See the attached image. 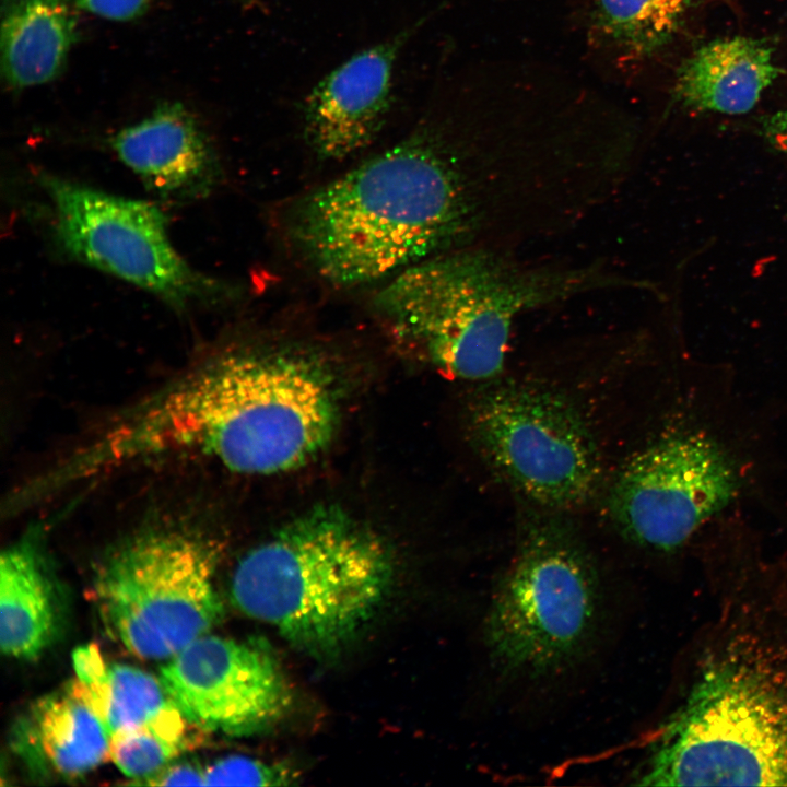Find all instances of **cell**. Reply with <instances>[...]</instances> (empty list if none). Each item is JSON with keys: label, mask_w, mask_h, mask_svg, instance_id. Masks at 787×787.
I'll use <instances>...</instances> for the list:
<instances>
[{"label": "cell", "mask_w": 787, "mask_h": 787, "mask_svg": "<svg viewBox=\"0 0 787 787\" xmlns=\"http://www.w3.org/2000/svg\"><path fill=\"white\" fill-rule=\"evenodd\" d=\"M714 588L635 785L787 787V574L748 567Z\"/></svg>", "instance_id": "1"}, {"label": "cell", "mask_w": 787, "mask_h": 787, "mask_svg": "<svg viewBox=\"0 0 787 787\" xmlns=\"http://www.w3.org/2000/svg\"><path fill=\"white\" fill-rule=\"evenodd\" d=\"M330 376L306 353L226 352L127 411L120 439L136 460L184 453L245 474L291 471L319 455L337 430Z\"/></svg>", "instance_id": "2"}, {"label": "cell", "mask_w": 787, "mask_h": 787, "mask_svg": "<svg viewBox=\"0 0 787 787\" xmlns=\"http://www.w3.org/2000/svg\"><path fill=\"white\" fill-rule=\"evenodd\" d=\"M289 232L315 273L338 286L390 279L432 257L468 248L436 105L407 139L302 197L290 214Z\"/></svg>", "instance_id": "3"}, {"label": "cell", "mask_w": 787, "mask_h": 787, "mask_svg": "<svg viewBox=\"0 0 787 787\" xmlns=\"http://www.w3.org/2000/svg\"><path fill=\"white\" fill-rule=\"evenodd\" d=\"M646 285L606 262H555L518 249L472 247L390 278L374 306L398 343L439 369L484 380L503 369L524 315L598 293Z\"/></svg>", "instance_id": "4"}, {"label": "cell", "mask_w": 787, "mask_h": 787, "mask_svg": "<svg viewBox=\"0 0 787 787\" xmlns=\"http://www.w3.org/2000/svg\"><path fill=\"white\" fill-rule=\"evenodd\" d=\"M393 576L383 539L339 507H314L247 552L236 607L314 658L340 654L375 618Z\"/></svg>", "instance_id": "5"}, {"label": "cell", "mask_w": 787, "mask_h": 787, "mask_svg": "<svg viewBox=\"0 0 787 787\" xmlns=\"http://www.w3.org/2000/svg\"><path fill=\"white\" fill-rule=\"evenodd\" d=\"M602 586L590 553L569 529L531 527L498 579L483 621V645L506 679L539 680L569 670L592 648Z\"/></svg>", "instance_id": "6"}, {"label": "cell", "mask_w": 787, "mask_h": 787, "mask_svg": "<svg viewBox=\"0 0 787 787\" xmlns=\"http://www.w3.org/2000/svg\"><path fill=\"white\" fill-rule=\"evenodd\" d=\"M221 549L202 533L150 529L118 545L93 594L108 634L142 659L167 660L224 616L216 587Z\"/></svg>", "instance_id": "7"}, {"label": "cell", "mask_w": 787, "mask_h": 787, "mask_svg": "<svg viewBox=\"0 0 787 787\" xmlns=\"http://www.w3.org/2000/svg\"><path fill=\"white\" fill-rule=\"evenodd\" d=\"M467 428L489 468L542 507H578L599 486L602 468L594 435L556 391L522 383L492 385L470 403Z\"/></svg>", "instance_id": "8"}, {"label": "cell", "mask_w": 787, "mask_h": 787, "mask_svg": "<svg viewBox=\"0 0 787 787\" xmlns=\"http://www.w3.org/2000/svg\"><path fill=\"white\" fill-rule=\"evenodd\" d=\"M52 234L69 258L145 290L175 308L216 304L230 289L191 268L174 248L154 203L42 175Z\"/></svg>", "instance_id": "9"}, {"label": "cell", "mask_w": 787, "mask_h": 787, "mask_svg": "<svg viewBox=\"0 0 787 787\" xmlns=\"http://www.w3.org/2000/svg\"><path fill=\"white\" fill-rule=\"evenodd\" d=\"M736 469L702 433L665 436L634 455L614 480L611 518L631 542L672 552L733 498Z\"/></svg>", "instance_id": "10"}, {"label": "cell", "mask_w": 787, "mask_h": 787, "mask_svg": "<svg viewBox=\"0 0 787 787\" xmlns=\"http://www.w3.org/2000/svg\"><path fill=\"white\" fill-rule=\"evenodd\" d=\"M168 696L197 729L240 737L263 732L285 717L292 688L260 639L203 635L160 669Z\"/></svg>", "instance_id": "11"}, {"label": "cell", "mask_w": 787, "mask_h": 787, "mask_svg": "<svg viewBox=\"0 0 787 787\" xmlns=\"http://www.w3.org/2000/svg\"><path fill=\"white\" fill-rule=\"evenodd\" d=\"M423 22L353 55L313 87L304 105V132L318 157L344 160L376 138L391 107L396 60Z\"/></svg>", "instance_id": "12"}, {"label": "cell", "mask_w": 787, "mask_h": 787, "mask_svg": "<svg viewBox=\"0 0 787 787\" xmlns=\"http://www.w3.org/2000/svg\"><path fill=\"white\" fill-rule=\"evenodd\" d=\"M119 160L161 197L190 200L208 196L222 172L201 124L183 104L166 102L125 127L111 140Z\"/></svg>", "instance_id": "13"}, {"label": "cell", "mask_w": 787, "mask_h": 787, "mask_svg": "<svg viewBox=\"0 0 787 787\" xmlns=\"http://www.w3.org/2000/svg\"><path fill=\"white\" fill-rule=\"evenodd\" d=\"M782 70L763 39L718 38L698 47L678 68L673 101L685 108L728 115L753 109Z\"/></svg>", "instance_id": "14"}, {"label": "cell", "mask_w": 787, "mask_h": 787, "mask_svg": "<svg viewBox=\"0 0 787 787\" xmlns=\"http://www.w3.org/2000/svg\"><path fill=\"white\" fill-rule=\"evenodd\" d=\"M73 0H3L1 75L9 87L45 84L60 75L78 38Z\"/></svg>", "instance_id": "15"}, {"label": "cell", "mask_w": 787, "mask_h": 787, "mask_svg": "<svg viewBox=\"0 0 787 787\" xmlns=\"http://www.w3.org/2000/svg\"><path fill=\"white\" fill-rule=\"evenodd\" d=\"M22 728L23 748L61 777L84 775L109 757L110 733L78 679L39 700Z\"/></svg>", "instance_id": "16"}, {"label": "cell", "mask_w": 787, "mask_h": 787, "mask_svg": "<svg viewBox=\"0 0 787 787\" xmlns=\"http://www.w3.org/2000/svg\"><path fill=\"white\" fill-rule=\"evenodd\" d=\"M44 560L30 539L13 543L0 557V644L15 659L39 657L58 632L59 604Z\"/></svg>", "instance_id": "17"}, {"label": "cell", "mask_w": 787, "mask_h": 787, "mask_svg": "<svg viewBox=\"0 0 787 787\" xmlns=\"http://www.w3.org/2000/svg\"><path fill=\"white\" fill-rule=\"evenodd\" d=\"M693 0H589V46L621 71L667 46L682 27Z\"/></svg>", "instance_id": "18"}, {"label": "cell", "mask_w": 787, "mask_h": 787, "mask_svg": "<svg viewBox=\"0 0 787 787\" xmlns=\"http://www.w3.org/2000/svg\"><path fill=\"white\" fill-rule=\"evenodd\" d=\"M85 690L109 733L152 724L176 707L160 678L128 665H111L101 686Z\"/></svg>", "instance_id": "19"}, {"label": "cell", "mask_w": 787, "mask_h": 787, "mask_svg": "<svg viewBox=\"0 0 787 787\" xmlns=\"http://www.w3.org/2000/svg\"><path fill=\"white\" fill-rule=\"evenodd\" d=\"M191 743L192 739L160 725H145L110 733L109 757L136 784L172 763Z\"/></svg>", "instance_id": "20"}, {"label": "cell", "mask_w": 787, "mask_h": 787, "mask_svg": "<svg viewBox=\"0 0 787 787\" xmlns=\"http://www.w3.org/2000/svg\"><path fill=\"white\" fill-rule=\"evenodd\" d=\"M295 776L282 765L247 756L232 755L204 767L205 785L279 786L289 785Z\"/></svg>", "instance_id": "21"}, {"label": "cell", "mask_w": 787, "mask_h": 787, "mask_svg": "<svg viewBox=\"0 0 787 787\" xmlns=\"http://www.w3.org/2000/svg\"><path fill=\"white\" fill-rule=\"evenodd\" d=\"M152 0H73L80 10L111 21H130L142 15Z\"/></svg>", "instance_id": "22"}, {"label": "cell", "mask_w": 787, "mask_h": 787, "mask_svg": "<svg viewBox=\"0 0 787 787\" xmlns=\"http://www.w3.org/2000/svg\"><path fill=\"white\" fill-rule=\"evenodd\" d=\"M72 658L77 679L85 686L93 689L105 682L109 667L106 666L97 646H81L74 650Z\"/></svg>", "instance_id": "23"}, {"label": "cell", "mask_w": 787, "mask_h": 787, "mask_svg": "<svg viewBox=\"0 0 787 787\" xmlns=\"http://www.w3.org/2000/svg\"><path fill=\"white\" fill-rule=\"evenodd\" d=\"M136 784L150 786L205 785L204 768L191 762L169 763L157 773Z\"/></svg>", "instance_id": "24"}, {"label": "cell", "mask_w": 787, "mask_h": 787, "mask_svg": "<svg viewBox=\"0 0 787 787\" xmlns=\"http://www.w3.org/2000/svg\"><path fill=\"white\" fill-rule=\"evenodd\" d=\"M762 131L768 143L787 156V109L766 117Z\"/></svg>", "instance_id": "25"}]
</instances>
